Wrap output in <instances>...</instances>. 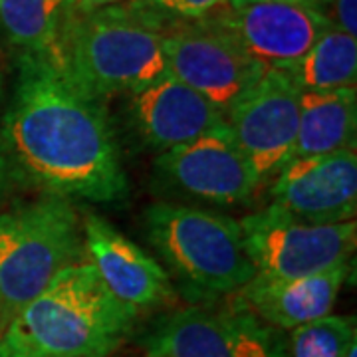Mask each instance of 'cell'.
I'll return each instance as SVG.
<instances>
[{
    "label": "cell",
    "instance_id": "cell-15",
    "mask_svg": "<svg viewBox=\"0 0 357 357\" xmlns=\"http://www.w3.org/2000/svg\"><path fill=\"white\" fill-rule=\"evenodd\" d=\"M347 274L349 264L302 278H276L256 272L238 290L236 300L268 326L292 332L330 316Z\"/></svg>",
    "mask_w": 357,
    "mask_h": 357
},
{
    "label": "cell",
    "instance_id": "cell-9",
    "mask_svg": "<svg viewBox=\"0 0 357 357\" xmlns=\"http://www.w3.org/2000/svg\"><path fill=\"white\" fill-rule=\"evenodd\" d=\"M302 91L278 68H268L264 76L230 105L225 114L256 175L264 185L292 161Z\"/></svg>",
    "mask_w": 357,
    "mask_h": 357
},
{
    "label": "cell",
    "instance_id": "cell-20",
    "mask_svg": "<svg viewBox=\"0 0 357 357\" xmlns=\"http://www.w3.org/2000/svg\"><path fill=\"white\" fill-rule=\"evenodd\" d=\"M145 8L161 14L171 22L203 20L220 8L229 6V0H137Z\"/></svg>",
    "mask_w": 357,
    "mask_h": 357
},
{
    "label": "cell",
    "instance_id": "cell-25",
    "mask_svg": "<svg viewBox=\"0 0 357 357\" xmlns=\"http://www.w3.org/2000/svg\"><path fill=\"white\" fill-rule=\"evenodd\" d=\"M300 2H306L310 6H314V8H324V6H328V4H332L333 0H300Z\"/></svg>",
    "mask_w": 357,
    "mask_h": 357
},
{
    "label": "cell",
    "instance_id": "cell-18",
    "mask_svg": "<svg viewBox=\"0 0 357 357\" xmlns=\"http://www.w3.org/2000/svg\"><path fill=\"white\" fill-rule=\"evenodd\" d=\"M68 14V0H0V30L20 56L54 48Z\"/></svg>",
    "mask_w": 357,
    "mask_h": 357
},
{
    "label": "cell",
    "instance_id": "cell-7",
    "mask_svg": "<svg viewBox=\"0 0 357 357\" xmlns=\"http://www.w3.org/2000/svg\"><path fill=\"white\" fill-rule=\"evenodd\" d=\"M149 357H284L286 340L236 298L161 318L145 340Z\"/></svg>",
    "mask_w": 357,
    "mask_h": 357
},
{
    "label": "cell",
    "instance_id": "cell-5",
    "mask_svg": "<svg viewBox=\"0 0 357 357\" xmlns=\"http://www.w3.org/2000/svg\"><path fill=\"white\" fill-rule=\"evenodd\" d=\"M79 217L70 199L44 192L0 215V324L38 296L84 252Z\"/></svg>",
    "mask_w": 357,
    "mask_h": 357
},
{
    "label": "cell",
    "instance_id": "cell-24",
    "mask_svg": "<svg viewBox=\"0 0 357 357\" xmlns=\"http://www.w3.org/2000/svg\"><path fill=\"white\" fill-rule=\"evenodd\" d=\"M252 2H268V0H229V8H241ZM288 2H300V0H288Z\"/></svg>",
    "mask_w": 357,
    "mask_h": 357
},
{
    "label": "cell",
    "instance_id": "cell-12",
    "mask_svg": "<svg viewBox=\"0 0 357 357\" xmlns=\"http://www.w3.org/2000/svg\"><path fill=\"white\" fill-rule=\"evenodd\" d=\"M272 181L274 204L304 222L337 225L356 217V149L294 157Z\"/></svg>",
    "mask_w": 357,
    "mask_h": 357
},
{
    "label": "cell",
    "instance_id": "cell-2",
    "mask_svg": "<svg viewBox=\"0 0 357 357\" xmlns=\"http://www.w3.org/2000/svg\"><path fill=\"white\" fill-rule=\"evenodd\" d=\"M135 316L91 262H77L10 319L2 349L10 357H107L131 333Z\"/></svg>",
    "mask_w": 357,
    "mask_h": 357
},
{
    "label": "cell",
    "instance_id": "cell-11",
    "mask_svg": "<svg viewBox=\"0 0 357 357\" xmlns=\"http://www.w3.org/2000/svg\"><path fill=\"white\" fill-rule=\"evenodd\" d=\"M155 165L178 191L213 203H243L262 185L227 119L197 139L163 151Z\"/></svg>",
    "mask_w": 357,
    "mask_h": 357
},
{
    "label": "cell",
    "instance_id": "cell-1",
    "mask_svg": "<svg viewBox=\"0 0 357 357\" xmlns=\"http://www.w3.org/2000/svg\"><path fill=\"white\" fill-rule=\"evenodd\" d=\"M0 151L10 175L50 195L109 203L128 192L119 143L102 98L77 86L52 50L20 56Z\"/></svg>",
    "mask_w": 357,
    "mask_h": 357
},
{
    "label": "cell",
    "instance_id": "cell-4",
    "mask_svg": "<svg viewBox=\"0 0 357 357\" xmlns=\"http://www.w3.org/2000/svg\"><path fill=\"white\" fill-rule=\"evenodd\" d=\"M145 230L192 300L238 292L256 274L234 218L197 206L157 203L145 213Z\"/></svg>",
    "mask_w": 357,
    "mask_h": 357
},
{
    "label": "cell",
    "instance_id": "cell-8",
    "mask_svg": "<svg viewBox=\"0 0 357 357\" xmlns=\"http://www.w3.org/2000/svg\"><path fill=\"white\" fill-rule=\"evenodd\" d=\"M165 60L171 76L199 91L222 114L268 70L206 18L177 22L167 32Z\"/></svg>",
    "mask_w": 357,
    "mask_h": 357
},
{
    "label": "cell",
    "instance_id": "cell-17",
    "mask_svg": "<svg viewBox=\"0 0 357 357\" xmlns=\"http://www.w3.org/2000/svg\"><path fill=\"white\" fill-rule=\"evenodd\" d=\"M278 70L290 77L302 93L354 88L357 79L356 36L330 28L302 58Z\"/></svg>",
    "mask_w": 357,
    "mask_h": 357
},
{
    "label": "cell",
    "instance_id": "cell-23",
    "mask_svg": "<svg viewBox=\"0 0 357 357\" xmlns=\"http://www.w3.org/2000/svg\"><path fill=\"white\" fill-rule=\"evenodd\" d=\"M10 177V169H8V163L4 159V155L0 151V195L4 191V185H6V178Z\"/></svg>",
    "mask_w": 357,
    "mask_h": 357
},
{
    "label": "cell",
    "instance_id": "cell-10",
    "mask_svg": "<svg viewBox=\"0 0 357 357\" xmlns=\"http://www.w3.org/2000/svg\"><path fill=\"white\" fill-rule=\"evenodd\" d=\"M206 20L266 68L292 64L333 28L324 10L288 0L252 2L241 8L225 6Z\"/></svg>",
    "mask_w": 357,
    "mask_h": 357
},
{
    "label": "cell",
    "instance_id": "cell-6",
    "mask_svg": "<svg viewBox=\"0 0 357 357\" xmlns=\"http://www.w3.org/2000/svg\"><path fill=\"white\" fill-rule=\"evenodd\" d=\"M244 250L258 274L302 278L349 264L356 252L357 222L312 225L270 204L241 222Z\"/></svg>",
    "mask_w": 357,
    "mask_h": 357
},
{
    "label": "cell",
    "instance_id": "cell-13",
    "mask_svg": "<svg viewBox=\"0 0 357 357\" xmlns=\"http://www.w3.org/2000/svg\"><path fill=\"white\" fill-rule=\"evenodd\" d=\"M82 232L89 262L117 300L139 312L173 298L171 276L165 268L102 217H86Z\"/></svg>",
    "mask_w": 357,
    "mask_h": 357
},
{
    "label": "cell",
    "instance_id": "cell-22",
    "mask_svg": "<svg viewBox=\"0 0 357 357\" xmlns=\"http://www.w3.org/2000/svg\"><path fill=\"white\" fill-rule=\"evenodd\" d=\"M128 0H68V14H86L100 10V8H107V6H115V4H123Z\"/></svg>",
    "mask_w": 357,
    "mask_h": 357
},
{
    "label": "cell",
    "instance_id": "cell-19",
    "mask_svg": "<svg viewBox=\"0 0 357 357\" xmlns=\"http://www.w3.org/2000/svg\"><path fill=\"white\" fill-rule=\"evenodd\" d=\"M356 342V318L324 316L292 330L284 357H345Z\"/></svg>",
    "mask_w": 357,
    "mask_h": 357
},
{
    "label": "cell",
    "instance_id": "cell-16",
    "mask_svg": "<svg viewBox=\"0 0 357 357\" xmlns=\"http://www.w3.org/2000/svg\"><path fill=\"white\" fill-rule=\"evenodd\" d=\"M356 86L330 91H304L300 96V121L294 157L356 149Z\"/></svg>",
    "mask_w": 357,
    "mask_h": 357
},
{
    "label": "cell",
    "instance_id": "cell-27",
    "mask_svg": "<svg viewBox=\"0 0 357 357\" xmlns=\"http://www.w3.org/2000/svg\"><path fill=\"white\" fill-rule=\"evenodd\" d=\"M4 354V349H2V324H0V356Z\"/></svg>",
    "mask_w": 357,
    "mask_h": 357
},
{
    "label": "cell",
    "instance_id": "cell-26",
    "mask_svg": "<svg viewBox=\"0 0 357 357\" xmlns=\"http://www.w3.org/2000/svg\"><path fill=\"white\" fill-rule=\"evenodd\" d=\"M345 357H357V342H356V344H351V347L347 349Z\"/></svg>",
    "mask_w": 357,
    "mask_h": 357
},
{
    "label": "cell",
    "instance_id": "cell-21",
    "mask_svg": "<svg viewBox=\"0 0 357 357\" xmlns=\"http://www.w3.org/2000/svg\"><path fill=\"white\" fill-rule=\"evenodd\" d=\"M333 28L349 36L357 34V0H333Z\"/></svg>",
    "mask_w": 357,
    "mask_h": 357
},
{
    "label": "cell",
    "instance_id": "cell-28",
    "mask_svg": "<svg viewBox=\"0 0 357 357\" xmlns=\"http://www.w3.org/2000/svg\"><path fill=\"white\" fill-rule=\"evenodd\" d=\"M0 357H10V356H6V354H2V356H0Z\"/></svg>",
    "mask_w": 357,
    "mask_h": 357
},
{
    "label": "cell",
    "instance_id": "cell-14",
    "mask_svg": "<svg viewBox=\"0 0 357 357\" xmlns=\"http://www.w3.org/2000/svg\"><path fill=\"white\" fill-rule=\"evenodd\" d=\"M129 115L141 141L161 153L197 139L225 121L217 105L169 72L131 93Z\"/></svg>",
    "mask_w": 357,
    "mask_h": 357
},
{
    "label": "cell",
    "instance_id": "cell-3",
    "mask_svg": "<svg viewBox=\"0 0 357 357\" xmlns=\"http://www.w3.org/2000/svg\"><path fill=\"white\" fill-rule=\"evenodd\" d=\"M177 22L128 0L66 16L54 56L89 93H135L167 74L165 34Z\"/></svg>",
    "mask_w": 357,
    "mask_h": 357
}]
</instances>
